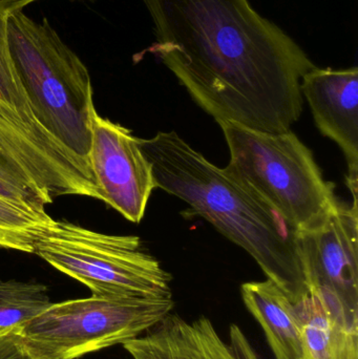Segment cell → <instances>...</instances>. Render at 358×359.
<instances>
[{
  "instance_id": "obj_1",
  "label": "cell",
  "mask_w": 358,
  "mask_h": 359,
  "mask_svg": "<svg viewBox=\"0 0 358 359\" xmlns=\"http://www.w3.org/2000/svg\"><path fill=\"white\" fill-rule=\"evenodd\" d=\"M157 57L220 126L285 133L303 111L301 80L317 67L249 0H141Z\"/></svg>"
},
{
  "instance_id": "obj_2",
  "label": "cell",
  "mask_w": 358,
  "mask_h": 359,
  "mask_svg": "<svg viewBox=\"0 0 358 359\" xmlns=\"http://www.w3.org/2000/svg\"><path fill=\"white\" fill-rule=\"evenodd\" d=\"M157 188L184 201L189 213L203 217L245 249L296 304L307 292L298 232L249 185L208 161L176 132L140 139Z\"/></svg>"
},
{
  "instance_id": "obj_3",
  "label": "cell",
  "mask_w": 358,
  "mask_h": 359,
  "mask_svg": "<svg viewBox=\"0 0 358 359\" xmlns=\"http://www.w3.org/2000/svg\"><path fill=\"white\" fill-rule=\"evenodd\" d=\"M6 29L11 56L36 119L88 159L94 104L88 67L46 18L38 22L16 11L8 15Z\"/></svg>"
},
{
  "instance_id": "obj_4",
  "label": "cell",
  "mask_w": 358,
  "mask_h": 359,
  "mask_svg": "<svg viewBox=\"0 0 358 359\" xmlns=\"http://www.w3.org/2000/svg\"><path fill=\"white\" fill-rule=\"evenodd\" d=\"M220 126L230 153L227 172L270 203L296 231L319 227L333 212V184L325 181L310 149L291 130L273 134Z\"/></svg>"
},
{
  "instance_id": "obj_5",
  "label": "cell",
  "mask_w": 358,
  "mask_h": 359,
  "mask_svg": "<svg viewBox=\"0 0 358 359\" xmlns=\"http://www.w3.org/2000/svg\"><path fill=\"white\" fill-rule=\"evenodd\" d=\"M34 253L105 299L172 295V278L136 236L100 233L67 221L38 238Z\"/></svg>"
},
{
  "instance_id": "obj_6",
  "label": "cell",
  "mask_w": 358,
  "mask_h": 359,
  "mask_svg": "<svg viewBox=\"0 0 358 359\" xmlns=\"http://www.w3.org/2000/svg\"><path fill=\"white\" fill-rule=\"evenodd\" d=\"M174 308L172 295L73 299L52 304L17 330L50 359H76L140 337Z\"/></svg>"
},
{
  "instance_id": "obj_7",
  "label": "cell",
  "mask_w": 358,
  "mask_h": 359,
  "mask_svg": "<svg viewBox=\"0 0 358 359\" xmlns=\"http://www.w3.org/2000/svg\"><path fill=\"white\" fill-rule=\"evenodd\" d=\"M0 163L25 182L44 206L62 196L104 202L86 158L50 134L33 116L0 99Z\"/></svg>"
},
{
  "instance_id": "obj_8",
  "label": "cell",
  "mask_w": 358,
  "mask_h": 359,
  "mask_svg": "<svg viewBox=\"0 0 358 359\" xmlns=\"http://www.w3.org/2000/svg\"><path fill=\"white\" fill-rule=\"evenodd\" d=\"M308 290H315L358 322V210L338 202L319 227L298 232Z\"/></svg>"
},
{
  "instance_id": "obj_9",
  "label": "cell",
  "mask_w": 358,
  "mask_h": 359,
  "mask_svg": "<svg viewBox=\"0 0 358 359\" xmlns=\"http://www.w3.org/2000/svg\"><path fill=\"white\" fill-rule=\"evenodd\" d=\"M88 163L104 203L132 223H140L151 192L157 188L153 168L140 141L128 128L90 107Z\"/></svg>"
},
{
  "instance_id": "obj_10",
  "label": "cell",
  "mask_w": 358,
  "mask_h": 359,
  "mask_svg": "<svg viewBox=\"0 0 358 359\" xmlns=\"http://www.w3.org/2000/svg\"><path fill=\"white\" fill-rule=\"evenodd\" d=\"M123 347L132 359H261L237 325L229 327L224 341L209 318L189 323L172 313Z\"/></svg>"
},
{
  "instance_id": "obj_11",
  "label": "cell",
  "mask_w": 358,
  "mask_h": 359,
  "mask_svg": "<svg viewBox=\"0 0 358 359\" xmlns=\"http://www.w3.org/2000/svg\"><path fill=\"white\" fill-rule=\"evenodd\" d=\"M319 132L333 140L348 162L349 188L357 204L358 67L333 69L313 67L301 80Z\"/></svg>"
},
{
  "instance_id": "obj_12",
  "label": "cell",
  "mask_w": 358,
  "mask_h": 359,
  "mask_svg": "<svg viewBox=\"0 0 358 359\" xmlns=\"http://www.w3.org/2000/svg\"><path fill=\"white\" fill-rule=\"evenodd\" d=\"M294 306L301 326V359H358V322L315 290Z\"/></svg>"
},
{
  "instance_id": "obj_13",
  "label": "cell",
  "mask_w": 358,
  "mask_h": 359,
  "mask_svg": "<svg viewBox=\"0 0 358 359\" xmlns=\"http://www.w3.org/2000/svg\"><path fill=\"white\" fill-rule=\"evenodd\" d=\"M242 299L264 331L275 359H301L300 320L296 306L273 280L242 285Z\"/></svg>"
},
{
  "instance_id": "obj_14",
  "label": "cell",
  "mask_w": 358,
  "mask_h": 359,
  "mask_svg": "<svg viewBox=\"0 0 358 359\" xmlns=\"http://www.w3.org/2000/svg\"><path fill=\"white\" fill-rule=\"evenodd\" d=\"M55 221L44 206L0 196V248L34 253L38 238Z\"/></svg>"
},
{
  "instance_id": "obj_15",
  "label": "cell",
  "mask_w": 358,
  "mask_h": 359,
  "mask_svg": "<svg viewBox=\"0 0 358 359\" xmlns=\"http://www.w3.org/2000/svg\"><path fill=\"white\" fill-rule=\"evenodd\" d=\"M50 305L52 302L44 285L0 280V332L18 330Z\"/></svg>"
},
{
  "instance_id": "obj_16",
  "label": "cell",
  "mask_w": 358,
  "mask_h": 359,
  "mask_svg": "<svg viewBox=\"0 0 358 359\" xmlns=\"http://www.w3.org/2000/svg\"><path fill=\"white\" fill-rule=\"evenodd\" d=\"M6 20L8 15L0 12V99L35 117L11 56Z\"/></svg>"
},
{
  "instance_id": "obj_17",
  "label": "cell",
  "mask_w": 358,
  "mask_h": 359,
  "mask_svg": "<svg viewBox=\"0 0 358 359\" xmlns=\"http://www.w3.org/2000/svg\"><path fill=\"white\" fill-rule=\"evenodd\" d=\"M0 196L27 204L44 206L36 192L8 168L0 163ZM46 207V206H44Z\"/></svg>"
},
{
  "instance_id": "obj_18",
  "label": "cell",
  "mask_w": 358,
  "mask_h": 359,
  "mask_svg": "<svg viewBox=\"0 0 358 359\" xmlns=\"http://www.w3.org/2000/svg\"><path fill=\"white\" fill-rule=\"evenodd\" d=\"M0 359H50L40 353L17 330L0 333Z\"/></svg>"
},
{
  "instance_id": "obj_19",
  "label": "cell",
  "mask_w": 358,
  "mask_h": 359,
  "mask_svg": "<svg viewBox=\"0 0 358 359\" xmlns=\"http://www.w3.org/2000/svg\"><path fill=\"white\" fill-rule=\"evenodd\" d=\"M34 1L37 0H0V12L8 15L16 11H22L25 6ZM90 1H95V0H90Z\"/></svg>"
},
{
  "instance_id": "obj_20",
  "label": "cell",
  "mask_w": 358,
  "mask_h": 359,
  "mask_svg": "<svg viewBox=\"0 0 358 359\" xmlns=\"http://www.w3.org/2000/svg\"><path fill=\"white\" fill-rule=\"evenodd\" d=\"M8 331H10V330H8ZM2 332H6V331H2ZM2 332H0V333H2Z\"/></svg>"
}]
</instances>
